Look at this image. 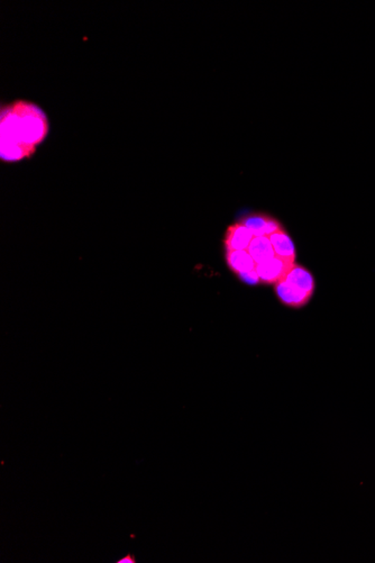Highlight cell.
I'll use <instances>...</instances> for the list:
<instances>
[{
  "mask_svg": "<svg viewBox=\"0 0 375 563\" xmlns=\"http://www.w3.org/2000/svg\"><path fill=\"white\" fill-rule=\"evenodd\" d=\"M284 279H286V282H290L291 285L298 288L300 291H306L311 296L315 291V279L312 277L311 272L307 270L306 268L302 265L295 263Z\"/></svg>",
  "mask_w": 375,
  "mask_h": 563,
  "instance_id": "52a82bcc",
  "label": "cell"
},
{
  "mask_svg": "<svg viewBox=\"0 0 375 563\" xmlns=\"http://www.w3.org/2000/svg\"><path fill=\"white\" fill-rule=\"evenodd\" d=\"M254 239L252 232L245 225L238 221L236 224L228 227L223 244L226 251L247 250L251 242Z\"/></svg>",
  "mask_w": 375,
  "mask_h": 563,
  "instance_id": "5b68a950",
  "label": "cell"
},
{
  "mask_svg": "<svg viewBox=\"0 0 375 563\" xmlns=\"http://www.w3.org/2000/svg\"><path fill=\"white\" fill-rule=\"evenodd\" d=\"M47 132V118L36 105L18 101L1 110V144L35 147Z\"/></svg>",
  "mask_w": 375,
  "mask_h": 563,
  "instance_id": "6da1fadb",
  "label": "cell"
},
{
  "mask_svg": "<svg viewBox=\"0 0 375 563\" xmlns=\"http://www.w3.org/2000/svg\"><path fill=\"white\" fill-rule=\"evenodd\" d=\"M249 254L252 256L256 265H261L263 262L274 258L275 253L272 244L267 236H256L247 247Z\"/></svg>",
  "mask_w": 375,
  "mask_h": 563,
  "instance_id": "9c48e42d",
  "label": "cell"
},
{
  "mask_svg": "<svg viewBox=\"0 0 375 563\" xmlns=\"http://www.w3.org/2000/svg\"><path fill=\"white\" fill-rule=\"evenodd\" d=\"M241 223L252 232L254 237L256 236L269 237L275 232L282 230L280 223L267 214H252L242 219Z\"/></svg>",
  "mask_w": 375,
  "mask_h": 563,
  "instance_id": "277c9868",
  "label": "cell"
},
{
  "mask_svg": "<svg viewBox=\"0 0 375 563\" xmlns=\"http://www.w3.org/2000/svg\"><path fill=\"white\" fill-rule=\"evenodd\" d=\"M226 261L229 269L236 275L256 269V263L247 250L226 251Z\"/></svg>",
  "mask_w": 375,
  "mask_h": 563,
  "instance_id": "ba28073f",
  "label": "cell"
},
{
  "mask_svg": "<svg viewBox=\"0 0 375 563\" xmlns=\"http://www.w3.org/2000/svg\"><path fill=\"white\" fill-rule=\"evenodd\" d=\"M275 256L286 261L293 262L295 260V247L293 240L286 231L282 230L275 232L272 235L269 236Z\"/></svg>",
  "mask_w": 375,
  "mask_h": 563,
  "instance_id": "8992f818",
  "label": "cell"
},
{
  "mask_svg": "<svg viewBox=\"0 0 375 563\" xmlns=\"http://www.w3.org/2000/svg\"><path fill=\"white\" fill-rule=\"evenodd\" d=\"M295 263L275 256L269 261L256 265V272L258 273L262 284H278L286 277V273L289 272Z\"/></svg>",
  "mask_w": 375,
  "mask_h": 563,
  "instance_id": "7a4b0ae2",
  "label": "cell"
},
{
  "mask_svg": "<svg viewBox=\"0 0 375 563\" xmlns=\"http://www.w3.org/2000/svg\"><path fill=\"white\" fill-rule=\"evenodd\" d=\"M275 293L282 304L291 308L304 307L311 298V295L291 285L286 279L275 284Z\"/></svg>",
  "mask_w": 375,
  "mask_h": 563,
  "instance_id": "3957f363",
  "label": "cell"
},
{
  "mask_svg": "<svg viewBox=\"0 0 375 563\" xmlns=\"http://www.w3.org/2000/svg\"><path fill=\"white\" fill-rule=\"evenodd\" d=\"M237 276L238 278L241 279V282H243L244 284H247V285L255 286L261 284V279L258 277L256 269L253 271H249V272L240 273Z\"/></svg>",
  "mask_w": 375,
  "mask_h": 563,
  "instance_id": "30bf717a",
  "label": "cell"
}]
</instances>
